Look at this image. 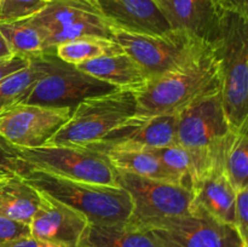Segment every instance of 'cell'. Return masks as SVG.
<instances>
[{
	"instance_id": "cell-9",
	"label": "cell",
	"mask_w": 248,
	"mask_h": 247,
	"mask_svg": "<svg viewBox=\"0 0 248 247\" xmlns=\"http://www.w3.org/2000/svg\"><path fill=\"white\" fill-rule=\"evenodd\" d=\"M116 90V87L78 69L75 65L63 62L53 50L48 70L35 82L21 103L50 108H70L73 110L85 99Z\"/></svg>"
},
{
	"instance_id": "cell-35",
	"label": "cell",
	"mask_w": 248,
	"mask_h": 247,
	"mask_svg": "<svg viewBox=\"0 0 248 247\" xmlns=\"http://www.w3.org/2000/svg\"><path fill=\"white\" fill-rule=\"evenodd\" d=\"M0 2H1V0H0Z\"/></svg>"
},
{
	"instance_id": "cell-30",
	"label": "cell",
	"mask_w": 248,
	"mask_h": 247,
	"mask_svg": "<svg viewBox=\"0 0 248 247\" xmlns=\"http://www.w3.org/2000/svg\"><path fill=\"white\" fill-rule=\"evenodd\" d=\"M31 236L29 225L0 216V245Z\"/></svg>"
},
{
	"instance_id": "cell-2",
	"label": "cell",
	"mask_w": 248,
	"mask_h": 247,
	"mask_svg": "<svg viewBox=\"0 0 248 247\" xmlns=\"http://www.w3.org/2000/svg\"><path fill=\"white\" fill-rule=\"evenodd\" d=\"M19 176L41 194L81 213L89 224L119 225L130 219L132 201L123 186L74 181L31 166Z\"/></svg>"
},
{
	"instance_id": "cell-4",
	"label": "cell",
	"mask_w": 248,
	"mask_h": 247,
	"mask_svg": "<svg viewBox=\"0 0 248 247\" xmlns=\"http://www.w3.org/2000/svg\"><path fill=\"white\" fill-rule=\"evenodd\" d=\"M137 108L136 92L116 90L80 102L67 123L47 143L94 145L133 118Z\"/></svg>"
},
{
	"instance_id": "cell-14",
	"label": "cell",
	"mask_w": 248,
	"mask_h": 247,
	"mask_svg": "<svg viewBox=\"0 0 248 247\" xmlns=\"http://www.w3.org/2000/svg\"><path fill=\"white\" fill-rule=\"evenodd\" d=\"M174 31H186L202 43L218 38L223 9L220 0H155Z\"/></svg>"
},
{
	"instance_id": "cell-3",
	"label": "cell",
	"mask_w": 248,
	"mask_h": 247,
	"mask_svg": "<svg viewBox=\"0 0 248 247\" xmlns=\"http://www.w3.org/2000/svg\"><path fill=\"white\" fill-rule=\"evenodd\" d=\"M219 60L220 94L232 130L248 123V16L225 11L213 43Z\"/></svg>"
},
{
	"instance_id": "cell-24",
	"label": "cell",
	"mask_w": 248,
	"mask_h": 247,
	"mask_svg": "<svg viewBox=\"0 0 248 247\" xmlns=\"http://www.w3.org/2000/svg\"><path fill=\"white\" fill-rule=\"evenodd\" d=\"M222 167L235 190L248 188V123L232 130L222 153Z\"/></svg>"
},
{
	"instance_id": "cell-17",
	"label": "cell",
	"mask_w": 248,
	"mask_h": 247,
	"mask_svg": "<svg viewBox=\"0 0 248 247\" xmlns=\"http://www.w3.org/2000/svg\"><path fill=\"white\" fill-rule=\"evenodd\" d=\"M194 202L217 218L234 227L236 190L230 183L222 165H217L191 186Z\"/></svg>"
},
{
	"instance_id": "cell-6",
	"label": "cell",
	"mask_w": 248,
	"mask_h": 247,
	"mask_svg": "<svg viewBox=\"0 0 248 247\" xmlns=\"http://www.w3.org/2000/svg\"><path fill=\"white\" fill-rule=\"evenodd\" d=\"M28 19L41 34L45 51L89 36L113 40L114 27L94 0H48L41 11Z\"/></svg>"
},
{
	"instance_id": "cell-23",
	"label": "cell",
	"mask_w": 248,
	"mask_h": 247,
	"mask_svg": "<svg viewBox=\"0 0 248 247\" xmlns=\"http://www.w3.org/2000/svg\"><path fill=\"white\" fill-rule=\"evenodd\" d=\"M52 51H45L41 55L31 58L27 67L0 80V110L23 101L35 82L48 70Z\"/></svg>"
},
{
	"instance_id": "cell-32",
	"label": "cell",
	"mask_w": 248,
	"mask_h": 247,
	"mask_svg": "<svg viewBox=\"0 0 248 247\" xmlns=\"http://www.w3.org/2000/svg\"><path fill=\"white\" fill-rule=\"evenodd\" d=\"M0 247H61L57 245L48 244V242L40 241L31 236L21 237V239L14 240V241L6 242V244H1Z\"/></svg>"
},
{
	"instance_id": "cell-10",
	"label": "cell",
	"mask_w": 248,
	"mask_h": 247,
	"mask_svg": "<svg viewBox=\"0 0 248 247\" xmlns=\"http://www.w3.org/2000/svg\"><path fill=\"white\" fill-rule=\"evenodd\" d=\"M147 230L164 247H242L232 225L220 222L198 205L188 215L167 218Z\"/></svg>"
},
{
	"instance_id": "cell-5",
	"label": "cell",
	"mask_w": 248,
	"mask_h": 247,
	"mask_svg": "<svg viewBox=\"0 0 248 247\" xmlns=\"http://www.w3.org/2000/svg\"><path fill=\"white\" fill-rule=\"evenodd\" d=\"M15 150L33 169L74 181L120 186L107 154L94 147L46 143L34 148L15 147Z\"/></svg>"
},
{
	"instance_id": "cell-15",
	"label": "cell",
	"mask_w": 248,
	"mask_h": 247,
	"mask_svg": "<svg viewBox=\"0 0 248 247\" xmlns=\"http://www.w3.org/2000/svg\"><path fill=\"white\" fill-rule=\"evenodd\" d=\"M116 29L135 34L161 35L173 31L155 0H94Z\"/></svg>"
},
{
	"instance_id": "cell-13",
	"label": "cell",
	"mask_w": 248,
	"mask_h": 247,
	"mask_svg": "<svg viewBox=\"0 0 248 247\" xmlns=\"http://www.w3.org/2000/svg\"><path fill=\"white\" fill-rule=\"evenodd\" d=\"M87 227L81 213L44 194L29 223L31 237L61 247H79Z\"/></svg>"
},
{
	"instance_id": "cell-12",
	"label": "cell",
	"mask_w": 248,
	"mask_h": 247,
	"mask_svg": "<svg viewBox=\"0 0 248 247\" xmlns=\"http://www.w3.org/2000/svg\"><path fill=\"white\" fill-rule=\"evenodd\" d=\"M72 114L70 108L18 103L0 110V137L17 148L46 144Z\"/></svg>"
},
{
	"instance_id": "cell-31",
	"label": "cell",
	"mask_w": 248,
	"mask_h": 247,
	"mask_svg": "<svg viewBox=\"0 0 248 247\" xmlns=\"http://www.w3.org/2000/svg\"><path fill=\"white\" fill-rule=\"evenodd\" d=\"M29 61H31V58L19 57V56H11V57L0 60V80L4 79L11 73L27 67Z\"/></svg>"
},
{
	"instance_id": "cell-1",
	"label": "cell",
	"mask_w": 248,
	"mask_h": 247,
	"mask_svg": "<svg viewBox=\"0 0 248 247\" xmlns=\"http://www.w3.org/2000/svg\"><path fill=\"white\" fill-rule=\"evenodd\" d=\"M220 90L219 60L213 44L205 47L182 67L148 79L136 92L137 108L128 123L178 114L201 97Z\"/></svg>"
},
{
	"instance_id": "cell-22",
	"label": "cell",
	"mask_w": 248,
	"mask_h": 247,
	"mask_svg": "<svg viewBox=\"0 0 248 247\" xmlns=\"http://www.w3.org/2000/svg\"><path fill=\"white\" fill-rule=\"evenodd\" d=\"M41 194L19 174L0 179V216L28 224L40 203Z\"/></svg>"
},
{
	"instance_id": "cell-7",
	"label": "cell",
	"mask_w": 248,
	"mask_h": 247,
	"mask_svg": "<svg viewBox=\"0 0 248 247\" xmlns=\"http://www.w3.org/2000/svg\"><path fill=\"white\" fill-rule=\"evenodd\" d=\"M119 185L123 186L132 201V212L127 224L148 229L167 218L190 213L195 207L194 193L181 183L143 178L128 172L119 171Z\"/></svg>"
},
{
	"instance_id": "cell-29",
	"label": "cell",
	"mask_w": 248,
	"mask_h": 247,
	"mask_svg": "<svg viewBox=\"0 0 248 247\" xmlns=\"http://www.w3.org/2000/svg\"><path fill=\"white\" fill-rule=\"evenodd\" d=\"M234 228L239 235L242 247H248V188L236 191Z\"/></svg>"
},
{
	"instance_id": "cell-8",
	"label": "cell",
	"mask_w": 248,
	"mask_h": 247,
	"mask_svg": "<svg viewBox=\"0 0 248 247\" xmlns=\"http://www.w3.org/2000/svg\"><path fill=\"white\" fill-rule=\"evenodd\" d=\"M113 40L143 68L148 79L182 67L207 45L186 31L174 29L161 35H148L114 28Z\"/></svg>"
},
{
	"instance_id": "cell-19",
	"label": "cell",
	"mask_w": 248,
	"mask_h": 247,
	"mask_svg": "<svg viewBox=\"0 0 248 247\" xmlns=\"http://www.w3.org/2000/svg\"><path fill=\"white\" fill-rule=\"evenodd\" d=\"M75 67L118 90L138 92L148 81L143 68L125 52L101 56Z\"/></svg>"
},
{
	"instance_id": "cell-34",
	"label": "cell",
	"mask_w": 248,
	"mask_h": 247,
	"mask_svg": "<svg viewBox=\"0 0 248 247\" xmlns=\"http://www.w3.org/2000/svg\"><path fill=\"white\" fill-rule=\"evenodd\" d=\"M11 56H15V55L12 53L11 48H10L9 44L6 43V40H5V38L2 36V34L0 33V60L11 57Z\"/></svg>"
},
{
	"instance_id": "cell-11",
	"label": "cell",
	"mask_w": 248,
	"mask_h": 247,
	"mask_svg": "<svg viewBox=\"0 0 248 247\" xmlns=\"http://www.w3.org/2000/svg\"><path fill=\"white\" fill-rule=\"evenodd\" d=\"M232 131L220 90L201 97L177 114V140L183 147L220 153Z\"/></svg>"
},
{
	"instance_id": "cell-27",
	"label": "cell",
	"mask_w": 248,
	"mask_h": 247,
	"mask_svg": "<svg viewBox=\"0 0 248 247\" xmlns=\"http://www.w3.org/2000/svg\"><path fill=\"white\" fill-rule=\"evenodd\" d=\"M48 0H1L0 23L31 18L44 9Z\"/></svg>"
},
{
	"instance_id": "cell-25",
	"label": "cell",
	"mask_w": 248,
	"mask_h": 247,
	"mask_svg": "<svg viewBox=\"0 0 248 247\" xmlns=\"http://www.w3.org/2000/svg\"><path fill=\"white\" fill-rule=\"evenodd\" d=\"M55 53L60 60L69 64L78 65L86 61L101 57L107 55H116L124 52L121 46L111 39L80 38L75 40L67 41L56 46Z\"/></svg>"
},
{
	"instance_id": "cell-26",
	"label": "cell",
	"mask_w": 248,
	"mask_h": 247,
	"mask_svg": "<svg viewBox=\"0 0 248 247\" xmlns=\"http://www.w3.org/2000/svg\"><path fill=\"white\" fill-rule=\"evenodd\" d=\"M0 33L15 56L33 58L45 52L41 34L28 18L0 23Z\"/></svg>"
},
{
	"instance_id": "cell-18",
	"label": "cell",
	"mask_w": 248,
	"mask_h": 247,
	"mask_svg": "<svg viewBox=\"0 0 248 247\" xmlns=\"http://www.w3.org/2000/svg\"><path fill=\"white\" fill-rule=\"evenodd\" d=\"M225 145V144H224ZM160 161L179 177L182 184L191 189L196 181L217 165H222V153L183 147L181 144L149 149Z\"/></svg>"
},
{
	"instance_id": "cell-33",
	"label": "cell",
	"mask_w": 248,
	"mask_h": 247,
	"mask_svg": "<svg viewBox=\"0 0 248 247\" xmlns=\"http://www.w3.org/2000/svg\"><path fill=\"white\" fill-rule=\"evenodd\" d=\"M225 11H234L248 16V0H220Z\"/></svg>"
},
{
	"instance_id": "cell-20",
	"label": "cell",
	"mask_w": 248,
	"mask_h": 247,
	"mask_svg": "<svg viewBox=\"0 0 248 247\" xmlns=\"http://www.w3.org/2000/svg\"><path fill=\"white\" fill-rule=\"evenodd\" d=\"M79 247H164L150 230L127 224L92 225L85 230Z\"/></svg>"
},
{
	"instance_id": "cell-16",
	"label": "cell",
	"mask_w": 248,
	"mask_h": 247,
	"mask_svg": "<svg viewBox=\"0 0 248 247\" xmlns=\"http://www.w3.org/2000/svg\"><path fill=\"white\" fill-rule=\"evenodd\" d=\"M178 144L177 140V114L159 115L142 123H127L97 143L99 150L107 148H133L153 149Z\"/></svg>"
},
{
	"instance_id": "cell-28",
	"label": "cell",
	"mask_w": 248,
	"mask_h": 247,
	"mask_svg": "<svg viewBox=\"0 0 248 247\" xmlns=\"http://www.w3.org/2000/svg\"><path fill=\"white\" fill-rule=\"evenodd\" d=\"M27 167L29 165L17 155L14 145L0 137V179L22 173Z\"/></svg>"
},
{
	"instance_id": "cell-21",
	"label": "cell",
	"mask_w": 248,
	"mask_h": 247,
	"mask_svg": "<svg viewBox=\"0 0 248 247\" xmlns=\"http://www.w3.org/2000/svg\"><path fill=\"white\" fill-rule=\"evenodd\" d=\"M102 152L106 153L114 169L119 171L128 172L143 178L182 184L179 177L167 169L149 149L107 148Z\"/></svg>"
}]
</instances>
